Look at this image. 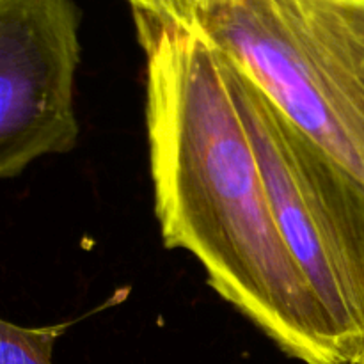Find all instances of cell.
Listing matches in <instances>:
<instances>
[{
  "label": "cell",
  "instance_id": "cell-1",
  "mask_svg": "<svg viewBox=\"0 0 364 364\" xmlns=\"http://www.w3.org/2000/svg\"><path fill=\"white\" fill-rule=\"evenodd\" d=\"M146 52V127L164 245L284 354L343 364L333 327L288 251L220 53L198 31L135 18Z\"/></svg>",
  "mask_w": 364,
  "mask_h": 364
},
{
  "label": "cell",
  "instance_id": "cell-2",
  "mask_svg": "<svg viewBox=\"0 0 364 364\" xmlns=\"http://www.w3.org/2000/svg\"><path fill=\"white\" fill-rule=\"evenodd\" d=\"M196 31L364 183V2L196 0Z\"/></svg>",
  "mask_w": 364,
  "mask_h": 364
},
{
  "label": "cell",
  "instance_id": "cell-3",
  "mask_svg": "<svg viewBox=\"0 0 364 364\" xmlns=\"http://www.w3.org/2000/svg\"><path fill=\"white\" fill-rule=\"evenodd\" d=\"M220 57L288 251L333 327L341 363L364 364V183Z\"/></svg>",
  "mask_w": 364,
  "mask_h": 364
},
{
  "label": "cell",
  "instance_id": "cell-4",
  "mask_svg": "<svg viewBox=\"0 0 364 364\" xmlns=\"http://www.w3.org/2000/svg\"><path fill=\"white\" fill-rule=\"evenodd\" d=\"M73 0H0V180L77 146Z\"/></svg>",
  "mask_w": 364,
  "mask_h": 364
},
{
  "label": "cell",
  "instance_id": "cell-5",
  "mask_svg": "<svg viewBox=\"0 0 364 364\" xmlns=\"http://www.w3.org/2000/svg\"><path fill=\"white\" fill-rule=\"evenodd\" d=\"M68 327H21L0 318V364H53V347Z\"/></svg>",
  "mask_w": 364,
  "mask_h": 364
},
{
  "label": "cell",
  "instance_id": "cell-6",
  "mask_svg": "<svg viewBox=\"0 0 364 364\" xmlns=\"http://www.w3.org/2000/svg\"><path fill=\"white\" fill-rule=\"evenodd\" d=\"M134 18L196 31V0H128Z\"/></svg>",
  "mask_w": 364,
  "mask_h": 364
},
{
  "label": "cell",
  "instance_id": "cell-7",
  "mask_svg": "<svg viewBox=\"0 0 364 364\" xmlns=\"http://www.w3.org/2000/svg\"><path fill=\"white\" fill-rule=\"evenodd\" d=\"M361 2H364V0H361Z\"/></svg>",
  "mask_w": 364,
  "mask_h": 364
}]
</instances>
